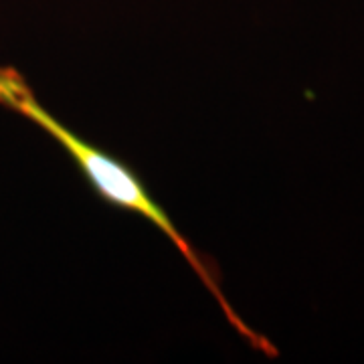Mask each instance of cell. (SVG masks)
Listing matches in <instances>:
<instances>
[{"instance_id": "cell-1", "label": "cell", "mask_w": 364, "mask_h": 364, "mask_svg": "<svg viewBox=\"0 0 364 364\" xmlns=\"http://www.w3.org/2000/svg\"><path fill=\"white\" fill-rule=\"evenodd\" d=\"M0 104L21 114L26 119H31L45 134H49L75 162L83 178L90 182L93 193L104 203L119 208V210L142 217L146 221L152 223L160 233L166 235L170 243L182 255V259H186V263L193 267V272L198 275V279L207 287L208 294L217 299L219 310L225 316V320L233 326L235 332L243 340H247L251 348L263 352L269 358L277 356V348L269 344V340L253 332L243 322V318L235 312L233 306L227 301L221 289V272L213 257L200 253L178 231V227L170 219L166 208L152 196V193L148 191V186L144 184L136 170L130 168L124 160L107 154L93 144L85 142L75 132L69 130L65 124H61L49 109H45L41 105L35 91L26 83V79L18 71H14L13 67H0Z\"/></svg>"}]
</instances>
